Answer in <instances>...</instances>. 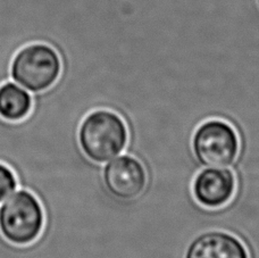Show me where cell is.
<instances>
[{"label": "cell", "mask_w": 259, "mask_h": 258, "mask_svg": "<svg viewBox=\"0 0 259 258\" xmlns=\"http://www.w3.org/2000/svg\"><path fill=\"white\" fill-rule=\"evenodd\" d=\"M184 258H249L246 246L233 234L210 231L189 245Z\"/></svg>", "instance_id": "obj_7"}, {"label": "cell", "mask_w": 259, "mask_h": 258, "mask_svg": "<svg viewBox=\"0 0 259 258\" xmlns=\"http://www.w3.org/2000/svg\"><path fill=\"white\" fill-rule=\"evenodd\" d=\"M258 3H259V0H258Z\"/></svg>", "instance_id": "obj_10"}, {"label": "cell", "mask_w": 259, "mask_h": 258, "mask_svg": "<svg viewBox=\"0 0 259 258\" xmlns=\"http://www.w3.org/2000/svg\"><path fill=\"white\" fill-rule=\"evenodd\" d=\"M33 106V97L24 88L11 79L0 84V117L9 122H18L29 116Z\"/></svg>", "instance_id": "obj_8"}, {"label": "cell", "mask_w": 259, "mask_h": 258, "mask_svg": "<svg viewBox=\"0 0 259 258\" xmlns=\"http://www.w3.org/2000/svg\"><path fill=\"white\" fill-rule=\"evenodd\" d=\"M239 137L235 128L222 119H209L192 137V151L205 167H229L238 158Z\"/></svg>", "instance_id": "obj_4"}, {"label": "cell", "mask_w": 259, "mask_h": 258, "mask_svg": "<svg viewBox=\"0 0 259 258\" xmlns=\"http://www.w3.org/2000/svg\"><path fill=\"white\" fill-rule=\"evenodd\" d=\"M128 131L123 118L112 110L97 109L85 115L77 128V144L88 159L109 162L125 149Z\"/></svg>", "instance_id": "obj_1"}, {"label": "cell", "mask_w": 259, "mask_h": 258, "mask_svg": "<svg viewBox=\"0 0 259 258\" xmlns=\"http://www.w3.org/2000/svg\"><path fill=\"white\" fill-rule=\"evenodd\" d=\"M237 190V179L232 171L208 167L199 172L192 183V193L199 205L217 209L232 200Z\"/></svg>", "instance_id": "obj_6"}, {"label": "cell", "mask_w": 259, "mask_h": 258, "mask_svg": "<svg viewBox=\"0 0 259 258\" xmlns=\"http://www.w3.org/2000/svg\"><path fill=\"white\" fill-rule=\"evenodd\" d=\"M63 71L62 56L47 42H30L17 50L9 67L11 80L30 94H40L58 81Z\"/></svg>", "instance_id": "obj_2"}, {"label": "cell", "mask_w": 259, "mask_h": 258, "mask_svg": "<svg viewBox=\"0 0 259 258\" xmlns=\"http://www.w3.org/2000/svg\"><path fill=\"white\" fill-rule=\"evenodd\" d=\"M45 210L33 192L18 188L0 205V233L13 245H30L42 232Z\"/></svg>", "instance_id": "obj_3"}, {"label": "cell", "mask_w": 259, "mask_h": 258, "mask_svg": "<svg viewBox=\"0 0 259 258\" xmlns=\"http://www.w3.org/2000/svg\"><path fill=\"white\" fill-rule=\"evenodd\" d=\"M103 180L110 195L126 201L142 195L148 183V175L140 160L133 156L122 155L106 165Z\"/></svg>", "instance_id": "obj_5"}, {"label": "cell", "mask_w": 259, "mask_h": 258, "mask_svg": "<svg viewBox=\"0 0 259 258\" xmlns=\"http://www.w3.org/2000/svg\"><path fill=\"white\" fill-rule=\"evenodd\" d=\"M18 188L15 172L7 164L0 162V204L11 197Z\"/></svg>", "instance_id": "obj_9"}]
</instances>
